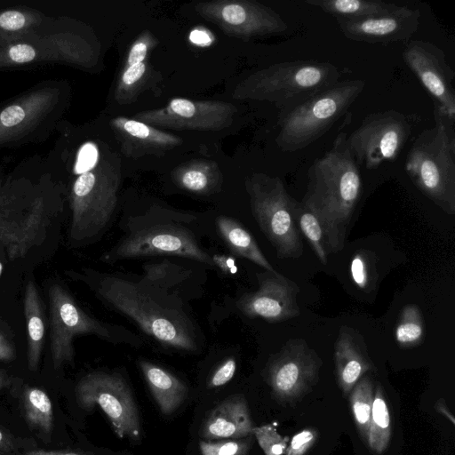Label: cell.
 Here are the masks:
<instances>
[{
    "mask_svg": "<svg viewBox=\"0 0 455 455\" xmlns=\"http://www.w3.org/2000/svg\"><path fill=\"white\" fill-rule=\"evenodd\" d=\"M307 186L300 203L319 220L327 253L340 251L363 192L358 165L345 132L316 158L307 171Z\"/></svg>",
    "mask_w": 455,
    "mask_h": 455,
    "instance_id": "obj_1",
    "label": "cell"
},
{
    "mask_svg": "<svg viewBox=\"0 0 455 455\" xmlns=\"http://www.w3.org/2000/svg\"><path fill=\"white\" fill-rule=\"evenodd\" d=\"M93 289L104 302L162 345L185 351L197 349L196 326L177 296L115 275L100 276Z\"/></svg>",
    "mask_w": 455,
    "mask_h": 455,
    "instance_id": "obj_2",
    "label": "cell"
},
{
    "mask_svg": "<svg viewBox=\"0 0 455 455\" xmlns=\"http://www.w3.org/2000/svg\"><path fill=\"white\" fill-rule=\"evenodd\" d=\"M434 118L435 126L425 129L414 140L405 160V172L424 196L454 215L455 121L436 107Z\"/></svg>",
    "mask_w": 455,
    "mask_h": 455,
    "instance_id": "obj_3",
    "label": "cell"
},
{
    "mask_svg": "<svg viewBox=\"0 0 455 455\" xmlns=\"http://www.w3.org/2000/svg\"><path fill=\"white\" fill-rule=\"evenodd\" d=\"M341 76L340 69L331 62L283 61L246 76L235 85L232 97L239 100L269 101L282 112L339 82Z\"/></svg>",
    "mask_w": 455,
    "mask_h": 455,
    "instance_id": "obj_4",
    "label": "cell"
},
{
    "mask_svg": "<svg viewBox=\"0 0 455 455\" xmlns=\"http://www.w3.org/2000/svg\"><path fill=\"white\" fill-rule=\"evenodd\" d=\"M362 79L339 81L279 112L275 142L284 152L300 150L322 137L363 92Z\"/></svg>",
    "mask_w": 455,
    "mask_h": 455,
    "instance_id": "obj_5",
    "label": "cell"
},
{
    "mask_svg": "<svg viewBox=\"0 0 455 455\" xmlns=\"http://www.w3.org/2000/svg\"><path fill=\"white\" fill-rule=\"evenodd\" d=\"M120 180V160L115 155L100 158L93 169L76 178L70 193V239L89 240L106 228L117 204Z\"/></svg>",
    "mask_w": 455,
    "mask_h": 455,
    "instance_id": "obj_6",
    "label": "cell"
},
{
    "mask_svg": "<svg viewBox=\"0 0 455 455\" xmlns=\"http://www.w3.org/2000/svg\"><path fill=\"white\" fill-rule=\"evenodd\" d=\"M252 215L280 259L302 255L303 243L292 217L291 197L279 177L253 173L245 181Z\"/></svg>",
    "mask_w": 455,
    "mask_h": 455,
    "instance_id": "obj_7",
    "label": "cell"
},
{
    "mask_svg": "<svg viewBox=\"0 0 455 455\" xmlns=\"http://www.w3.org/2000/svg\"><path fill=\"white\" fill-rule=\"evenodd\" d=\"M50 311V349L53 368L60 369L74 360L73 339L80 334H94L110 342L133 341L137 337L124 328L110 326L91 317L60 284L48 291Z\"/></svg>",
    "mask_w": 455,
    "mask_h": 455,
    "instance_id": "obj_8",
    "label": "cell"
},
{
    "mask_svg": "<svg viewBox=\"0 0 455 455\" xmlns=\"http://www.w3.org/2000/svg\"><path fill=\"white\" fill-rule=\"evenodd\" d=\"M75 395L79 407L86 411L99 406L119 438L134 441L140 438L139 411L131 389L121 375L91 372L76 384Z\"/></svg>",
    "mask_w": 455,
    "mask_h": 455,
    "instance_id": "obj_9",
    "label": "cell"
},
{
    "mask_svg": "<svg viewBox=\"0 0 455 455\" xmlns=\"http://www.w3.org/2000/svg\"><path fill=\"white\" fill-rule=\"evenodd\" d=\"M322 365V359L304 339H291L271 355L264 377L279 403L293 404L316 385Z\"/></svg>",
    "mask_w": 455,
    "mask_h": 455,
    "instance_id": "obj_10",
    "label": "cell"
},
{
    "mask_svg": "<svg viewBox=\"0 0 455 455\" xmlns=\"http://www.w3.org/2000/svg\"><path fill=\"white\" fill-rule=\"evenodd\" d=\"M411 132V122L403 113L389 109L368 115L347 138L357 165L372 170L395 160Z\"/></svg>",
    "mask_w": 455,
    "mask_h": 455,
    "instance_id": "obj_11",
    "label": "cell"
},
{
    "mask_svg": "<svg viewBox=\"0 0 455 455\" xmlns=\"http://www.w3.org/2000/svg\"><path fill=\"white\" fill-rule=\"evenodd\" d=\"M195 11L230 36L249 40L287 30L275 10L252 0H214L196 4Z\"/></svg>",
    "mask_w": 455,
    "mask_h": 455,
    "instance_id": "obj_12",
    "label": "cell"
},
{
    "mask_svg": "<svg viewBox=\"0 0 455 455\" xmlns=\"http://www.w3.org/2000/svg\"><path fill=\"white\" fill-rule=\"evenodd\" d=\"M236 111L226 101L174 98L163 108L140 111L132 118L156 128L220 131L232 124Z\"/></svg>",
    "mask_w": 455,
    "mask_h": 455,
    "instance_id": "obj_13",
    "label": "cell"
},
{
    "mask_svg": "<svg viewBox=\"0 0 455 455\" xmlns=\"http://www.w3.org/2000/svg\"><path fill=\"white\" fill-rule=\"evenodd\" d=\"M404 64L432 96L434 106L455 121V72L443 51L425 40H411L402 52Z\"/></svg>",
    "mask_w": 455,
    "mask_h": 455,
    "instance_id": "obj_14",
    "label": "cell"
},
{
    "mask_svg": "<svg viewBox=\"0 0 455 455\" xmlns=\"http://www.w3.org/2000/svg\"><path fill=\"white\" fill-rule=\"evenodd\" d=\"M177 255L214 266L212 257L184 228L156 225L124 238L111 252V259H129L150 255Z\"/></svg>",
    "mask_w": 455,
    "mask_h": 455,
    "instance_id": "obj_15",
    "label": "cell"
},
{
    "mask_svg": "<svg viewBox=\"0 0 455 455\" xmlns=\"http://www.w3.org/2000/svg\"><path fill=\"white\" fill-rule=\"evenodd\" d=\"M258 280L259 289L238 300V308L244 315L268 322H282L299 315L297 303L299 288L292 280L267 270L259 274Z\"/></svg>",
    "mask_w": 455,
    "mask_h": 455,
    "instance_id": "obj_16",
    "label": "cell"
},
{
    "mask_svg": "<svg viewBox=\"0 0 455 455\" xmlns=\"http://www.w3.org/2000/svg\"><path fill=\"white\" fill-rule=\"evenodd\" d=\"M418 9L397 5L395 9L374 17L355 21H339L342 34L348 39L369 44H389L405 41L419 26Z\"/></svg>",
    "mask_w": 455,
    "mask_h": 455,
    "instance_id": "obj_17",
    "label": "cell"
},
{
    "mask_svg": "<svg viewBox=\"0 0 455 455\" xmlns=\"http://www.w3.org/2000/svg\"><path fill=\"white\" fill-rule=\"evenodd\" d=\"M49 219L42 200L21 212L7 210L0 204V252L16 259L41 241Z\"/></svg>",
    "mask_w": 455,
    "mask_h": 455,
    "instance_id": "obj_18",
    "label": "cell"
},
{
    "mask_svg": "<svg viewBox=\"0 0 455 455\" xmlns=\"http://www.w3.org/2000/svg\"><path fill=\"white\" fill-rule=\"evenodd\" d=\"M335 374L345 395H349L364 374L373 369L363 338L352 328L342 326L335 343Z\"/></svg>",
    "mask_w": 455,
    "mask_h": 455,
    "instance_id": "obj_19",
    "label": "cell"
},
{
    "mask_svg": "<svg viewBox=\"0 0 455 455\" xmlns=\"http://www.w3.org/2000/svg\"><path fill=\"white\" fill-rule=\"evenodd\" d=\"M254 426L247 401L243 395H233L213 408L202 426L205 440L237 439L252 434Z\"/></svg>",
    "mask_w": 455,
    "mask_h": 455,
    "instance_id": "obj_20",
    "label": "cell"
},
{
    "mask_svg": "<svg viewBox=\"0 0 455 455\" xmlns=\"http://www.w3.org/2000/svg\"><path fill=\"white\" fill-rule=\"evenodd\" d=\"M156 44L157 40L148 30L143 31L132 44L115 90V99L117 102L131 101L132 94L139 88L146 76L148 54Z\"/></svg>",
    "mask_w": 455,
    "mask_h": 455,
    "instance_id": "obj_21",
    "label": "cell"
},
{
    "mask_svg": "<svg viewBox=\"0 0 455 455\" xmlns=\"http://www.w3.org/2000/svg\"><path fill=\"white\" fill-rule=\"evenodd\" d=\"M140 367L161 412L170 415L176 411L187 398V386L155 363L140 361Z\"/></svg>",
    "mask_w": 455,
    "mask_h": 455,
    "instance_id": "obj_22",
    "label": "cell"
},
{
    "mask_svg": "<svg viewBox=\"0 0 455 455\" xmlns=\"http://www.w3.org/2000/svg\"><path fill=\"white\" fill-rule=\"evenodd\" d=\"M24 315L27 324L28 365L30 371H36L44 340V321L42 303L37 288L33 281H29L24 293Z\"/></svg>",
    "mask_w": 455,
    "mask_h": 455,
    "instance_id": "obj_23",
    "label": "cell"
},
{
    "mask_svg": "<svg viewBox=\"0 0 455 455\" xmlns=\"http://www.w3.org/2000/svg\"><path fill=\"white\" fill-rule=\"evenodd\" d=\"M218 232L235 254L245 258L267 271H275L259 249L256 240L241 223L228 216L217 218Z\"/></svg>",
    "mask_w": 455,
    "mask_h": 455,
    "instance_id": "obj_24",
    "label": "cell"
},
{
    "mask_svg": "<svg viewBox=\"0 0 455 455\" xmlns=\"http://www.w3.org/2000/svg\"><path fill=\"white\" fill-rule=\"evenodd\" d=\"M112 127L121 134L124 140L145 148L159 149L177 146L182 140L173 134L165 132L143 122L117 116L110 121Z\"/></svg>",
    "mask_w": 455,
    "mask_h": 455,
    "instance_id": "obj_25",
    "label": "cell"
},
{
    "mask_svg": "<svg viewBox=\"0 0 455 455\" xmlns=\"http://www.w3.org/2000/svg\"><path fill=\"white\" fill-rule=\"evenodd\" d=\"M339 21H355L386 13L397 5L380 0H305Z\"/></svg>",
    "mask_w": 455,
    "mask_h": 455,
    "instance_id": "obj_26",
    "label": "cell"
},
{
    "mask_svg": "<svg viewBox=\"0 0 455 455\" xmlns=\"http://www.w3.org/2000/svg\"><path fill=\"white\" fill-rule=\"evenodd\" d=\"M173 178L183 189L204 194L217 187L220 176L214 163L195 161L178 167Z\"/></svg>",
    "mask_w": 455,
    "mask_h": 455,
    "instance_id": "obj_27",
    "label": "cell"
},
{
    "mask_svg": "<svg viewBox=\"0 0 455 455\" xmlns=\"http://www.w3.org/2000/svg\"><path fill=\"white\" fill-rule=\"evenodd\" d=\"M391 416L383 393L382 387L378 385L374 390L371 417L366 443L376 454L383 453L391 437Z\"/></svg>",
    "mask_w": 455,
    "mask_h": 455,
    "instance_id": "obj_28",
    "label": "cell"
},
{
    "mask_svg": "<svg viewBox=\"0 0 455 455\" xmlns=\"http://www.w3.org/2000/svg\"><path fill=\"white\" fill-rule=\"evenodd\" d=\"M23 407L28 426L44 435H51L53 409L47 393L36 387H27L23 392Z\"/></svg>",
    "mask_w": 455,
    "mask_h": 455,
    "instance_id": "obj_29",
    "label": "cell"
},
{
    "mask_svg": "<svg viewBox=\"0 0 455 455\" xmlns=\"http://www.w3.org/2000/svg\"><path fill=\"white\" fill-rule=\"evenodd\" d=\"M373 384L369 376H363L349 393V403L355 427L364 442L370 427L373 402Z\"/></svg>",
    "mask_w": 455,
    "mask_h": 455,
    "instance_id": "obj_30",
    "label": "cell"
},
{
    "mask_svg": "<svg viewBox=\"0 0 455 455\" xmlns=\"http://www.w3.org/2000/svg\"><path fill=\"white\" fill-rule=\"evenodd\" d=\"M292 217L319 260L326 265L328 253L325 248L323 232L317 218L294 198L292 201Z\"/></svg>",
    "mask_w": 455,
    "mask_h": 455,
    "instance_id": "obj_31",
    "label": "cell"
},
{
    "mask_svg": "<svg viewBox=\"0 0 455 455\" xmlns=\"http://www.w3.org/2000/svg\"><path fill=\"white\" fill-rule=\"evenodd\" d=\"M425 335V324L420 308L413 304L406 305L400 315L395 337L402 347L419 345Z\"/></svg>",
    "mask_w": 455,
    "mask_h": 455,
    "instance_id": "obj_32",
    "label": "cell"
},
{
    "mask_svg": "<svg viewBox=\"0 0 455 455\" xmlns=\"http://www.w3.org/2000/svg\"><path fill=\"white\" fill-rule=\"evenodd\" d=\"M143 269L144 273L139 281L164 290L173 284L175 285L188 275V272L183 267L169 261L147 264L143 267Z\"/></svg>",
    "mask_w": 455,
    "mask_h": 455,
    "instance_id": "obj_33",
    "label": "cell"
},
{
    "mask_svg": "<svg viewBox=\"0 0 455 455\" xmlns=\"http://www.w3.org/2000/svg\"><path fill=\"white\" fill-rule=\"evenodd\" d=\"M251 446L250 438L202 440L199 443L202 455H247Z\"/></svg>",
    "mask_w": 455,
    "mask_h": 455,
    "instance_id": "obj_34",
    "label": "cell"
},
{
    "mask_svg": "<svg viewBox=\"0 0 455 455\" xmlns=\"http://www.w3.org/2000/svg\"><path fill=\"white\" fill-rule=\"evenodd\" d=\"M252 434L255 435L259 444L266 455H283L285 452L287 448L286 441L272 425L254 427Z\"/></svg>",
    "mask_w": 455,
    "mask_h": 455,
    "instance_id": "obj_35",
    "label": "cell"
},
{
    "mask_svg": "<svg viewBox=\"0 0 455 455\" xmlns=\"http://www.w3.org/2000/svg\"><path fill=\"white\" fill-rule=\"evenodd\" d=\"M372 262L367 253L363 251L355 253L350 263V275L355 284L361 290H365L371 284L373 277Z\"/></svg>",
    "mask_w": 455,
    "mask_h": 455,
    "instance_id": "obj_36",
    "label": "cell"
},
{
    "mask_svg": "<svg viewBox=\"0 0 455 455\" xmlns=\"http://www.w3.org/2000/svg\"><path fill=\"white\" fill-rule=\"evenodd\" d=\"M28 101L13 103L0 112V132L14 131L29 118Z\"/></svg>",
    "mask_w": 455,
    "mask_h": 455,
    "instance_id": "obj_37",
    "label": "cell"
},
{
    "mask_svg": "<svg viewBox=\"0 0 455 455\" xmlns=\"http://www.w3.org/2000/svg\"><path fill=\"white\" fill-rule=\"evenodd\" d=\"M100 160L98 146L92 141L84 143L78 149L75 164L74 173L82 174L93 169Z\"/></svg>",
    "mask_w": 455,
    "mask_h": 455,
    "instance_id": "obj_38",
    "label": "cell"
},
{
    "mask_svg": "<svg viewBox=\"0 0 455 455\" xmlns=\"http://www.w3.org/2000/svg\"><path fill=\"white\" fill-rule=\"evenodd\" d=\"M318 436L317 431L313 427H307L295 434L289 446L285 450V455H307L313 447Z\"/></svg>",
    "mask_w": 455,
    "mask_h": 455,
    "instance_id": "obj_39",
    "label": "cell"
},
{
    "mask_svg": "<svg viewBox=\"0 0 455 455\" xmlns=\"http://www.w3.org/2000/svg\"><path fill=\"white\" fill-rule=\"evenodd\" d=\"M235 370V359L228 358L213 371L208 381V387L213 388L224 386L233 378Z\"/></svg>",
    "mask_w": 455,
    "mask_h": 455,
    "instance_id": "obj_40",
    "label": "cell"
},
{
    "mask_svg": "<svg viewBox=\"0 0 455 455\" xmlns=\"http://www.w3.org/2000/svg\"><path fill=\"white\" fill-rule=\"evenodd\" d=\"M27 24V18L21 12L19 11H5L0 13V28L14 31L23 28Z\"/></svg>",
    "mask_w": 455,
    "mask_h": 455,
    "instance_id": "obj_41",
    "label": "cell"
},
{
    "mask_svg": "<svg viewBox=\"0 0 455 455\" xmlns=\"http://www.w3.org/2000/svg\"><path fill=\"white\" fill-rule=\"evenodd\" d=\"M35 49L28 44H17L8 50V58L15 63L23 64L36 58Z\"/></svg>",
    "mask_w": 455,
    "mask_h": 455,
    "instance_id": "obj_42",
    "label": "cell"
},
{
    "mask_svg": "<svg viewBox=\"0 0 455 455\" xmlns=\"http://www.w3.org/2000/svg\"><path fill=\"white\" fill-rule=\"evenodd\" d=\"M189 40L197 46L206 47L213 43L214 37L212 32L206 28L196 27L190 31Z\"/></svg>",
    "mask_w": 455,
    "mask_h": 455,
    "instance_id": "obj_43",
    "label": "cell"
},
{
    "mask_svg": "<svg viewBox=\"0 0 455 455\" xmlns=\"http://www.w3.org/2000/svg\"><path fill=\"white\" fill-rule=\"evenodd\" d=\"M214 266L222 272L235 275L237 273L235 259L231 256L215 254L212 257Z\"/></svg>",
    "mask_w": 455,
    "mask_h": 455,
    "instance_id": "obj_44",
    "label": "cell"
},
{
    "mask_svg": "<svg viewBox=\"0 0 455 455\" xmlns=\"http://www.w3.org/2000/svg\"><path fill=\"white\" fill-rule=\"evenodd\" d=\"M15 358V349L10 341L0 332V361H12Z\"/></svg>",
    "mask_w": 455,
    "mask_h": 455,
    "instance_id": "obj_45",
    "label": "cell"
},
{
    "mask_svg": "<svg viewBox=\"0 0 455 455\" xmlns=\"http://www.w3.org/2000/svg\"><path fill=\"white\" fill-rule=\"evenodd\" d=\"M17 455H91L83 451L36 449Z\"/></svg>",
    "mask_w": 455,
    "mask_h": 455,
    "instance_id": "obj_46",
    "label": "cell"
},
{
    "mask_svg": "<svg viewBox=\"0 0 455 455\" xmlns=\"http://www.w3.org/2000/svg\"><path fill=\"white\" fill-rule=\"evenodd\" d=\"M435 410L443 414L446 419H448L451 424L454 426L455 425V419H454V416L453 414L451 413V411H450V409L448 408L446 403L443 400V399H439L436 403H435Z\"/></svg>",
    "mask_w": 455,
    "mask_h": 455,
    "instance_id": "obj_47",
    "label": "cell"
},
{
    "mask_svg": "<svg viewBox=\"0 0 455 455\" xmlns=\"http://www.w3.org/2000/svg\"><path fill=\"white\" fill-rule=\"evenodd\" d=\"M13 450V442L11 436L6 434L4 431L0 429V451H11Z\"/></svg>",
    "mask_w": 455,
    "mask_h": 455,
    "instance_id": "obj_48",
    "label": "cell"
},
{
    "mask_svg": "<svg viewBox=\"0 0 455 455\" xmlns=\"http://www.w3.org/2000/svg\"><path fill=\"white\" fill-rule=\"evenodd\" d=\"M8 383V378L6 376V374L3 371H0V390L5 387Z\"/></svg>",
    "mask_w": 455,
    "mask_h": 455,
    "instance_id": "obj_49",
    "label": "cell"
},
{
    "mask_svg": "<svg viewBox=\"0 0 455 455\" xmlns=\"http://www.w3.org/2000/svg\"><path fill=\"white\" fill-rule=\"evenodd\" d=\"M1 267H2V266H1V263H0V271H1Z\"/></svg>",
    "mask_w": 455,
    "mask_h": 455,
    "instance_id": "obj_50",
    "label": "cell"
}]
</instances>
